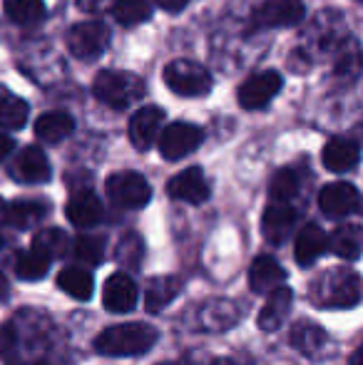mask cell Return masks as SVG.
<instances>
[{
    "instance_id": "4316f807",
    "label": "cell",
    "mask_w": 363,
    "mask_h": 365,
    "mask_svg": "<svg viewBox=\"0 0 363 365\" xmlns=\"http://www.w3.org/2000/svg\"><path fill=\"white\" fill-rule=\"evenodd\" d=\"M58 286L60 291H65L68 296L78 298V301H88L92 296V274L85 269H78V266H70V269H63L58 276Z\"/></svg>"
},
{
    "instance_id": "277c9868",
    "label": "cell",
    "mask_w": 363,
    "mask_h": 365,
    "mask_svg": "<svg viewBox=\"0 0 363 365\" xmlns=\"http://www.w3.org/2000/svg\"><path fill=\"white\" fill-rule=\"evenodd\" d=\"M165 82L180 97H202L212 90V75L192 60H172L165 68Z\"/></svg>"
},
{
    "instance_id": "f546056e",
    "label": "cell",
    "mask_w": 363,
    "mask_h": 365,
    "mask_svg": "<svg viewBox=\"0 0 363 365\" xmlns=\"http://www.w3.org/2000/svg\"><path fill=\"white\" fill-rule=\"evenodd\" d=\"M33 251L45 259H55V256H63L68 251V236L60 229H43L35 234L33 239Z\"/></svg>"
},
{
    "instance_id": "ba28073f",
    "label": "cell",
    "mask_w": 363,
    "mask_h": 365,
    "mask_svg": "<svg viewBox=\"0 0 363 365\" xmlns=\"http://www.w3.org/2000/svg\"><path fill=\"white\" fill-rule=\"evenodd\" d=\"M284 77L276 70H264V73L252 75L242 87H239V105L244 110H262L279 95Z\"/></svg>"
},
{
    "instance_id": "30bf717a",
    "label": "cell",
    "mask_w": 363,
    "mask_h": 365,
    "mask_svg": "<svg viewBox=\"0 0 363 365\" xmlns=\"http://www.w3.org/2000/svg\"><path fill=\"white\" fill-rule=\"evenodd\" d=\"M162 127H165V112L160 107H140L130 120V142L135 145V149L147 152L160 140Z\"/></svg>"
},
{
    "instance_id": "60d3db41",
    "label": "cell",
    "mask_w": 363,
    "mask_h": 365,
    "mask_svg": "<svg viewBox=\"0 0 363 365\" xmlns=\"http://www.w3.org/2000/svg\"><path fill=\"white\" fill-rule=\"evenodd\" d=\"M0 244H3V239H0Z\"/></svg>"
},
{
    "instance_id": "5b68a950",
    "label": "cell",
    "mask_w": 363,
    "mask_h": 365,
    "mask_svg": "<svg viewBox=\"0 0 363 365\" xmlns=\"http://www.w3.org/2000/svg\"><path fill=\"white\" fill-rule=\"evenodd\" d=\"M107 194L122 209H142L150 204L152 187L142 174L137 172H117L107 179Z\"/></svg>"
},
{
    "instance_id": "cb8c5ba5",
    "label": "cell",
    "mask_w": 363,
    "mask_h": 365,
    "mask_svg": "<svg viewBox=\"0 0 363 365\" xmlns=\"http://www.w3.org/2000/svg\"><path fill=\"white\" fill-rule=\"evenodd\" d=\"M291 343L299 353L304 356H319L326 346V333L311 321H301L291 328Z\"/></svg>"
},
{
    "instance_id": "8fae6325",
    "label": "cell",
    "mask_w": 363,
    "mask_h": 365,
    "mask_svg": "<svg viewBox=\"0 0 363 365\" xmlns=\"http://www.w3.org/2000/svg\"><path fill=\"white\" fill-rule=\"evenodd\" d=\"M167 192H170V197L177 199V202L204 204L209 199V182H207V177H204L202 169L189 167L177 174V177L170 179Z\"/></svg>"
},
{
    "instance_id": "d590c367",
    "label": "cell",
    "mask_w": 363,
    "mask_h": 365,
    "mask_svg": "<svg viewBox=\"0 0 363 365\" xmlns=\"http://www.w3.org/2000/svg\"><path fill=\"white\" fill-rule=\"evenodd\" d=\"M157 5H162L165 10H172V13H177V10H182L184 5L189 3V0H155Z\"/></svg>"
},
{
    "instance_id": "ffe728a7",
    "label": "cell",
    "mask_w": 363,
    "mask_h": 365,
    "mask_svg": "<svg viewBox=\"0 0 363 365\" xmlns=\"http://www.w3.org/2000/svg\"><path fill=\"white\" fill-rule=\"evenodd\" d=\"M321 159H324V167L329 172H349L359 164V145L354 140H344V137H336L321 152Z\"/></svg>"
},
{
    "instance_id": "484cf974",
    "label": "cell",
    "mask_w": 363,
    "mask_h": 365,
    "mask_svg": "<svg viewBox=\"0 0 363 365\" xmlns=\"http://www.w3.org/2000/svg\"><path fill=\"white\" fill-rule=\"evenodd\" d=\"M28 112V102L20 100L18 95H13L5 87H0V127L3 130H20V127H25Z\"/></svg>"
},
{
    "instance_id": "9a60e30c",
    "label": "cell",
    "mask_w": 363,
    "mask_h": 365,
    "mask_svg": "<svg viewBox=\"0 0 363 365\" xmlns=\"http://www.w3.org/2000/svg\"><path fill=\"white\" fill-rule=\"evenodd\" d=\"M13 174L25 184H43L50 179V162L40 147H25L15 159Z\"/></svg>"
},
{
    "instance_id": "8d00e7d4",
    "label": "cell",
    "mask_w": 363,
    "mask_h": 365,
    "mask_svg": "<svg viewBox=\"0 0 363 365\" xmlns=\"http://www.w3.org/2000/svg\"><path fill=\"white\" fill-rule=\"evenodd\" d=\"M8 296V279H5V274H0V298Z\"/></svg>"
},
{
    "instance_id": "f35d334b",
    "label": "cell",
    "mask_w": 363,
    "mask_h": 365,
    "mask_svg": "<svg viewBox=\"0 0 363 365\" xmlns=\"http://www.w3.org/2000/svg\"><path fill=\"white\" fill-rule=\"evenodd\" d=\"M219 365H244V363H234V361H224V363H219Z\"/></svg>"
},
{
    "instance_id": "6da1fadb",
    "label": "cell",
    "mask_w": 363,
    "mask_h": 365,
    "mask_svg": "<svg viewBox=\"0 0 363 365\" xmlns=\"http://www.w3.org/2000/svg\"><path fill=\"white\" fill-rule=\"evenodd\" d=\"M157 341V331L147 323H120L105 328L95 338V351L102 356H142Z\"/></svg>"
},
{
    "instance_id": "e575fe53",
    "label": "cell",
    "mask_w": 363,
    "mask_h": 365,
    "mask_svg": "<svg viewBox=\"0 0 363 365\" xmlns=\"http://www.w3.org/2000/svg\"><path fill=\"white\" fill-rule=\"evenodd\" d=\"M13 147H15L13 137L5 135V132H0V162H3V159L8 157L10 152H13Z\"/></svg>"
},
{
    "instance_id": "7c38bea8",
    "label": "cell",
    "mask_w": 363,
    "mask_h": 365,
    "mask_svg": "<svg viewBox=\"0 0 363 365\" xmlns=\"http://www.w3.org/2000/svg\"><path fill=\"white\" fill-rule=\"evenodd\" d=\"M304 20V0H264L257 10V23L264 28H291Z\"/></svg>"
},
{
    "instance_id": "ab89813d",
    "label": "cell",
    "mask_w": 363,
    "mask_h": 365,
    "mask_svg": "<svg viewBox=\"0 0 363 365\" xmlns=\"http://www.w3.org/2000/svg\"><path fill=\"white\" fill-rule=\"evenodd\" d=\"M160 365H177V363H160Z\"/></svg>"
},
{
    "instance_id": "4dcf8cb0",
    "label": "cell",
    "mask_w": 363,
    "mask_h": 365,
    "mask_svg": "<svg viewBox=\"0 0 363 365\" xmlns=\"http://www.w3.org/2000/svg\"><path fill=\"white\" fill-rule=\"evenodd\" d=\"M48 269H50V261L45 259V256L35 254V251H23V254H18V259H15V274L23 281L43 279V276L48 274Z\"/></svg>"
},
{
    "instance_id": "7a4b0ae2",
    "label": "cell",
    "mask_w": 363,
    "mask_h": 365,
    "mask_svg": "<svg viewBox=\"0 0 363 365\" xmlns=\"http://www.w3.org/2000/svg\"><path fill=\"white\" fill-rule=\"evenodd\" d=\"M92 95H95L97 102L112 107V110H127L145 95V82L135 73L105 70L92 82Z\"/></svg>"
},
{
    "instance_id": "74e56055",
    "label": "cell",
    "mask_w": 363,
    "mask_h": 365,
    "mask_svg": "<svg viewBox=\"0 0 363 365\" xmlns=\"http://www.w3.org/2000/svg\"><path fill=\"white\" fill-rule=\"evenodd\" d=\"M361 348H356V351H354V356H351V365H361Z\"/></svg>"
},
{
    "instance_id": "ac0fdd59",
    "label": "cell",
    "mask_w": 363,
    "mask_h": 365,
    "mask_svg": "<svg viewBox=\"0 0 363 365\" xmlns=\"http://www.w3.org/2000/svg\"><path fill=\"white\" fill-rule=\"evenodd\" d=\"M68 219L70 224H75L78 229H90L102 219V204L88 189L75 192L68 202Z\"/></svg>"
},
{
    "instance_id": "83f0119b",
    "label": "cell",
    "mask_w": 363,
    "mask_h": 365,
    "mask_svg": "<svg viewBox=\"0 0 363 365\" xmlns=\"http://www.w3.org/2000/svg\"><path fill=\"white\" fill-rule=\"evenodd\" d=\"M112 15L120 25H140L152 18V0H112Z\"/></svg>"
},
{
    "instance_id": "4fadbf2b",
    "label": "cell",
    "mask_w": 363,
    "mask_h": 365,
    "mask_svg": "<svg viewBox=\"0 0 363 365\" xmlns=\"http://www.w3.org/2000/svg\"><path fill=\"white\" fill-rule=\"evenodd\" d=\"M137 286L130 276L125 274H112L105 281V289H102V306L110 313H127L137 306Z\"/></svg>"
},
{
    "instance_id": "d6a6232c",
    "label": "cell",
    "mask_w": 363,
    "mask_h": 365,
    "mask_svg": "<svg viewBox=\"0 0 363 365\" xmlns=\"http://www.w3.org/2000/svg\"><path fill=\"white\" fill-rule=\"evenodd\" d=\"M73 254L83 264H100L105 254V239L100 236H78L73 244Z\"/></svg>"
},
{
    "instance_id": "f1b7e54d",
    "label": "cell",
    "mask_w": 363,
    "mask_h": 365,
    "mask_svg": "<svg viewBox=\"0 0 363 365\" xmlns=\"http://www.w3.org/2000/svg\"><path fill=\"white\" fill-rule=\"evenodd\" d=\"M3 10L18 25H35L45 18L43 0H3Z\"/></svg>"
},
{
    "instance_id": "3957f363",
    "label": "cell",
    "mask_w": 363,
    "mask_h": 365,
    "mask_svg": "<svg viewBox=\"0 0 363 365\" xmlns=\"http://www.w3.org/2000/svg\"><path fill=\"white\" fill-rule=\"evenodd\" d=\"M314 298L319 306L329 308H351L361 301V279L354 271H331L321 276L314 286Z\"/></svg>"
},
{
    "instance_id": "44dd1931",
    "label": "cell",
    "mask_w": 363,
    "mask_h": 365,
    "mask_svg": "<svg viewBox=\"0 0 363 365\" xmlns=\"http://www.w3.org/2000/svg\"><path fill=\"white\" fill-rule=\"evenodd\" d=\"M291 298H294V293H291V289H286V286L269 293L267 303H264L262 313H259V328H262V331L272 333L276 328H281L284 318L289 316Z\"/></svg>"
},
{
    "instance_id": "603a6c76",
    "label": "cell",
    "mask_w": 363,
    "mask_h": 365,
    "mask_svg": "<svg viewBox=\"0 0 363 365\" xmlns=\"http://www.w3.org/2000/svg\"><path fill=\"white\" fill-rule=\"evenodd\" d=\"M45 214H48V204L33 202V199H18L8 209H3V219H8V224H13L15 229H33L45 219Z\"/></svg>"
},
{
    "instance_id": "d4e9b609",
    "label": "cell",
    "mask_w": 363,
    "mask_h": 365,
    "mask_svg": "<svg viewBox=\"0 0 363 365\" xmlns=\"http://www.w3.org/2000/svg\"><path fill=\"white\" fill-rule=\"evenodd\" d=\"M339 259L344 261H356L361 256V229L356 224H344L331 234L329 244Z\"/></svg>"
},
{
    "instance_id": "d6986e66",
    "label": "cell",
    "mask_w": 363,
    "mask_h": 365,
    "mask_svg": "<svg viewBox=\"0 0 363 365\" xmlns=\"http://www.w3.org/2000/svg\"><path fill=\"white\" fill-rule=\"evenodd\" d=\"M329 244V236L324 234L319 224H306L304 229L296 236V246H294V256L299 261V266H311L321 254L326 251Z\"/></svg>"
},
{
    "instance_id": "e0dca14e",
    "label": "cell",
    "mask_w": 363,
    "mask_h": 365,
    "mask_svg": "<svg viewBox=\"0 0 363 365\" xmlns=\"http://www.w3.org/2000/svg\"><path fill=\"white\" fill-rule=\"evenodd\" d=\"M75 130V120L68 115V112H45V115L38 117L35 122V137L45 145H58V142L68 140Z\"/></svg>"
},
{
    "instance_id": "9c48e42d",
    "label": "cell",
    "mask_w": 363,
    "mask_h": 365,
    "mask_svg": "<svg viewBox=\"0 0 363 365\" xmlns=\"http://www.w3.org/2000/svg\"><path fill=\"white\" fill-rule=\"evenodd\" d=\"M359 207H361L359 189L349 182L326 184L319 194V209L329 219H346L359 212Z\"/></svg>"
},
{
    "instance_id": "1f68e13d",
    "label": "cell",
    "mask_w": 363,
    "mask_h": 365,
    "mask_svg": "<svg viewBox=\"0 0 363 365\" xmlns=\"http://www.w3.org/2000/svg\"><path fill=\"white\" fill-rule=\"evenodd\" d=\"M296 192H299V177H296L291 169H281V172L274 174L269 194H272V199L276 204H286Z\"/></svg>"
},
{
    "instance_id": "5bb4252c",
    "label": "cell",
    "mask_w": 363,
    "mask_h": 365,
    "mask_svg": "<svg viewBox=\"0 0 363 365\" xmlns=\"http://www.w3.org/2000/svg\"><path fill=\"white\" fill-rule=\"evenodd\" d=\"M286 281V271L274 256H257L249 269V286L254 293H272L281 289Z\"/></svg>"
},
{
    "instance_id": "52a82bcc",
    "label": "cell",
    "mask_w": 363,
    "mask_h": 365,
    "mask_svg": "<svg viewBox=\"0 0 363 365\" xmlns=\"http://www.w3.org/2000/svg\"><path fill=\"white\" fill-rule=\"evenodd\" d=\"M160 154L170 162L192 154L194 149H199V145L204 142V132L202 127L189 125V122H172V125L162 127L160 132Z\"/></svg>"
},
{
    "instance_id": "8992f818",
    "label": "cell",
    "mask_w": 363,
    "mask_h": 365,
    "mask_svg": "<svg viewBox=\"0 0 363 365\" xmlns=\"http://www.w3.org/2000/svg\"><path fill=\"white\" fill-rule=\"evenodd\" d=\"M110 45V30L100 20H85L70 28L68 48L78 60H95Z\"/></svg>"
},
{
    "instance_id": "836d02e7",
    "label": "cell",
    "mask_w": 363,
    "mask_h": 365,
    "mask_svg": "<svg viewBox=\"0 0 363 365\" xmlns=\"http://www.w3.org/2000/svg\"><path fill=\"white\" fill-rule=\"evenodd\" d=\"M15 346V331L13 326H0V353L13 351Z\"/></svg>"
},
{
    "instance_id": "7402d4cb",
    "label": "cell",
    "mask_w": 363,
    "mask_h": 365,
    "mask_svg": "<svg viewBox=\"0 0 363 365\" xmlns=\"http://www.w3.org/2000/svg\"><path fill=\"white\" fill-rule=\"evenodd\" d=\"M182 291V281L177 276H157L147 284L145 291V306L150 313H160L167 308Z\"/></svg>"
},
{
    "instance_id": "2e32d148",
    "label": "cell",
    "mask_w": 363,
    "mask_h": 365,
    "mask_svg": "<svg viewBox=\"0 0 363 365\" xmlns=\"http://www.w3.org/2000/svg\"><path fill=\"white\" fill-rule=\"evenodd\" d=\"M294 224H296V212L289 207V204H272V207L264 212L262 234L267 236L269 244L279 246L289 239Z\"/></svg>"
}]
</instances>
